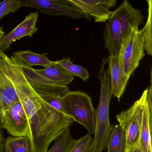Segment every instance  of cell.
I'll return each mask as SVG.
<instances>
[{"label": "cell", "instance_id": "obj_10", "mask_svg": "<svg viewBox=\"0 0 152 152\" xmlns=\"http://www.w3.org/2000/svg\"><path fill=\"white\" fill-rule=\"evenodd\" d=\"M7 57L4 52L0 50V115L20 101L10 77Z\"/></svg>", "mask_w": 152, "mask_h": 152}, {"label": "cell", "instance_id": "obj_14", "mask_svg": "<svg viewBox=\"0 0 152 152\" xmlns=\"http://www.w3.org/2000/svg\"><path fill=\"white\" fill-rule=\"evenodd\" d=\"M152 119L147 100L142 108V121L139 146L142 152H151V133Z\"/></svg>", "mask_w": 152, "mask_h": 152}, {"label": "cell", "instance_id": "obj_20", "mask_svg": "<svg viewBox=\"0 0 152 152\" xmlns=\"http://www.w3.org/2000/svg\"><path fill=\"white\" fill-rule=\"evenodd\" d=\"M148 5L147 22L141 30L145 42V48L147 53L152 56V0H146Z\"/></svg>", "mask_w": 152, "mask_h": 152}, {"label": "cell", "instance_id": "obj_26", "mask_svg": "<svg viewBox=\"0 0 152 152\" xmlns=\"http://www.w3.org/2000/svg\"><path fill=\"white\" fill-rule=\"evenodd\" d=\"M147 101L151 112L152 121V86H151L148 89L147 93Z\"/></svg>", "mask_w": 152, "mask_h": 152}, {"label": "cell", "instance_id": "obj_1", "mask_svg": "<svg viewBox=\"0 0 152 152\" xmlns=\"http://www.w3.org/2000/svg\"><path fill=\"white\" fill-rule=\"evenodd\" d=\"M10 77L15 86L28 122L27 137L32 142L37 137L52 134L72 119L45 102L31 86L17 59L7 57Z\"/></svg>", "mask_w": 152, "mask_h": 152}, {"label": "cell", "instance_id": "obj_13", "mask_svg": "<svg viewBox=\"0 0 152 152\" xmlns=\"http://www.w3.org/2000/svg\"><path fill=\"white\" fill-rule=\"evenodd\" d=\"M36 70L50 80L64 86L69 85L75 78L74 76L55 63V61H53L50 65L44 67L43 69H36Z\"/></svg>", "mask_w": 152, "mask_h": 152}, {"label": "cell", "instance_id": "obj_9", "mask_svg": "<svg viewBox=\"0 0 152 152\" xmlns=\"http://www.w3.org/2000/svg\"><path fill=\"white\" fill-rule=\"evenodd\" d=\"M0 121L3 129L13 136H27L28 122L20 101L14 104L0 115Z\"/></svg>", "mask_w": 152, "mask_h": 152}, {"label": "cell", "instance_id": "obj_4", "mask_svg": "<svg viewBox=\"0 0 152 152\" xmlns=\"http://www.w3.org/2000/svg\"><path fill=\"white\" fill-rule=\"evenodd\" d=\"M61 102L66 114L84 126L88 134H94L96 110L88 94L82 91L68 90L61 96Z\"/></svg>", "mask_w": 152, "mask_h": 152}, {"label": "cell", "instance_id": "obj_21", "mask_svg": "<svg viewBox=\"0 0 152 152\" xmlns=\"http://www.w3.org/2000/svg\"><path fill=\"white\" fill-rule=\"evenodd\" d=\"M75 141L69 129L47 152H69Z\"/></svg>", "mask_w": 152, "mask_h": 152}, {"label": "cell", "instance_id": "obj_15", "mask_svg": "<svg viewBox=\"0 0 152 152\" xmlns=\"http://www.w3.org/2000/svg\"><path fill=\"white\" fill-rule=\"evenodd\" d=\"M81 10L88 17L92 18L95 22L104 23L108 20L112 12L102 6H95L83 2L80 0H67Z\"/></svg>", "mask_w": 152, "mask_h": 152}, {"label": "cell", "instance_id": "obj_17", "mask_svg": "<svg viewBox=\"0 0 152 152\" xmlns=\"http://www.w3.org/2000/svg\"><path fill=\"white\" fill-rule=\"evenodd\" d=\"M107 148L108 152H126V133L119 125L113 126Z\"/></svg>", "mask_w": 152, "mask_h": 152}, {"label": "cell", "instance_id": "obj_29", "mask_svg": "<svg viewBox=\"0 0 152 152\" xmlns=\"http://www.w3.org/2000/svg\"><path fill=\"white\" fill-rule=\"evenodd\" d=\"M5 35V33L3 30L2 27L0 28V39Z\"/></svg>", "mask_w": 152, "mask_h": 152}, {"label": "cell", "instance_id": "obj_19", "mask_svg": "<svg viewBox=\"0 0 152 152\" xmlns=\"http://www.w3.org/2000/svg\"><path fill=\"white\" fill-rule=\"evenodd\" d=\"M55 62L72 75L80 78L84 81H86L89 78V73L86 69L80 65L74 64L70 58L64 57L62 59L56 61Z\"/></svg>", "mask_w": 152, "mask_h": 152}, {"label": "cell", "instance_id": "obj_24", "mask_svg": "<svg viewBox=\"0 0 152 152\" xmlns=\"http://www.w3.org/2000/svg\"><path fill=\"white\" fill-rule=\"evenodd\" d=\"M83 2L95 6H102L109 9L115 7L117 0H80Z\"/></svg>", "mask_w": 152, "mask_h": 152}, {"label": "cell", "instance_id": "obj_5", "mask_svg": "<svg viewBox=\"0 0 152 152\" xmlns=\"http://www.w3.org/2000/svg\"><path fill=\"white\" fill-rule=\"evenodd\" d=\"M148 89L128 110L117 115L119 125L125 131L126 138V152H129L139 145L142 121V108L147 100Z\"/></svg>", "mask_w": 152, "mask_h": 152}, {"label": "cell", "instance_id": "obj_32", "mask_svg": "<svg viewBox=\"0 0 152 152\" xmlns=\"http://www.w3.org/2000/svg\"><path fill=\"white\" fill-rule=\"evenodd\" d=\"M1 1H0V3H1Z\"/></svg>", "mask_w": 152, "mask_h": 152}, {"label": "cell", "instance_id": "obj_27", "mask_svg": "<svg viewBox=\"0 0 152 152\" xmlns=\"http://www.w3.org/2000/svg\"><path fill=\"white\" fill-rule=\"evenodd\" d=\"M4 140L3 129L0 121V152H4Z\"/></svg>", "mask_w": 152, "mask_h": 152}, {"label": "cell", "instance_id": "obj_31", "mask_svg": "<svg viewBox=\"0 0 152 152\" xmlns=\"http://www.w3.org/2000/svg\"><path fill=\"white\" fill-rule=\"evenodd\" d=\"M152 86V74H151V86Z\"/></svg>", "mask_w": 152, "mask_h": 152}, {"label": "cell", "instance_id": "obj_6", "mask_svg": "<svg viewBox=\"0 0 152 152\" xmlns=\"http://www.w3.org/2000/svg\"><path fill=\"white\" fill-rule=\"evenodd\" d=\"M145 42L141 30L134 28L123 40L119 53V61L123 74L128 78L137 68L145 56Z\"/></svg>", "mask_w": 152, "mask_h": 152}, {"label": "cell", "instance_id": "obj_11", "mask_svg": "<svg viewBox=\"0 0 152 152\" xmlns=\"http://www.w3.org/2000/svg\"><path fill=\"white\" fill-rule=\"evenodd\" d=\"M38 17L37 11L31 12L27 15L21 23L0 39V50L4 52L17 40L26 36L33 37L38 30L36 23Z\"/></svg>", "mask_w": 152, "mask_h": 152}, {"label": "cell", "instance_id": "obj_28", "mask_svg": "<svg viewBox=\"0 0 152 152\" xmlns=\"http://www.w3.org/2000/svg\"><path fill=\"white\" fill-rule=\"evenodd\" d=\"M129 152H142V150L140 149V147L139 145L137 146V147H135V148L133 149V150L130 151Z\"/></svg>", "mask_w": 152, "mask_h": 152}, {"label": "cell", "instance_id": "obj_18", "mask_svg": "<svg viewBox=\"0 0 152 152\" xmlns=\"http://www.w3.org/2000/svg\"><path fill=\"white\" fill-rule=\"evenodd\" d=\"M4 152H30L29 138L10 135L4 140Z\"/></svg>", "mask_w": 152, "mask_h": 152}, {"label": "cell", "instance_id": "obj_30", "mask_svg": "<svg viewBox=\"0 0 152 152\" xmlns=\"http://www.w3.org/2000/svg\"><path fill=\"white\" fill-rule=\"evenodd\" d=\"M151 152H152V121L151 125Z\"/></svg>", "mask_w": 152, "mask_h": 152}, {"label": "cell", "instance_id": "obj_3", "mask_svg": "<svg viewBox=\"0 0 152 152\" xmlns=\"http://www.w3.org/2000/svg\"><path fill=\"white\" fill-rule=\"evenodd\" d=\"M101 82L99 105L96 110L95 132L93 139L94 152H102L107 149L113 126L110 123L109 109L113 95L108 58H104L98 75Z\"/></svg>", "mask_w": 152, "mask_h": 152}, {"label": "cell", "instance_id": "obj_7", "mask_svg": "<svg viewBox=\"0 0 152 152\" xmlns=\"http://www.w3.org/2000/svg\"><path fill=\"white\" fill-rule=\"evenodd\" d=\"M20 7H30L50 16H65L79 19L88 17L67 0H18Z\"/></svg>", "mask_w": 152, "mask_h": 152}, {"label": "cell", "instance_id": "obj_12", "mask_svg": "<svg viewBox=\"0 0 152 152\" xmlns=\"http://www.w3.org/2000/svg\"><path fill=\"white\" fill-rule=\"evenodd\" d=\"M113 95L120 100L126 89L129 79L122 72L119 61L118 56L110 54L108 57Z\"/></svg>", "mask_w": 152, "mask_h": 152}, {"label": "cell", "instance_id": "obj_25", "mask_svg": "<svg viewBox=\"0 0 152 152\" xmlns=\"http://www.w3.org/2000/svg\"><path fill=\"white\" fill-rule=\"evenodd\" d=\"M61 96H46L42 98L53 108L65 113L61 104Z\"/></svg>", "mask_w": 152, "mask_h": 152}, {"label": "cell", "instance_id": "obj_16", "mask_svg": "<svg viewBox=\"0 0 152 152\" xmlns=\"http://www.w3.org/2000/svg\"><path fill=\"white\" fill-rule=\"evenodd\" d=\"M47 54H38L30 50H27L16 52L12 53V56L24 62L29 67L32 68L34 66H42L46 67L53 62L47 58Z\"/></svg>", "mask_w": 152, "mask_h": 152}, {"label": "cell", "instance_id": "obj_2", "mask_svg": "<svg viewBox=\"0 0 152 152\" xmlns=\"http://www.w3.org/2000/svg\"><path fill=\"white\" fill-rule=\"evenodd\" d=\"M144 20L142 12L133 7L128 0L112 12L103 29L105 47L110 54L118 56L123 40L134 28H139Z\"/></svg>", "mask_w": 152, "mask_h": 152}, {"label": "cell", "instance_id": "obj_22", "mask_svg": "<svg viewBox=\"0 0 152 152\" xmlns=\"http://www.w3.org/2000/svg\"><path fill=\"white\" fill-rule=\"evenodd\" d=\"M69 152H94L93 139L91 134H87L75 140Z\"/></svg>", "mask_w": 152, "mask_h": 152}, {"label": "cell", "instance_id": "obj_8", "mask_svg": "<svg viewBox=\"0 0 152 152\" xmlns=\"http://www.w3.org/2000/svg\"><path fill=\"white\" fill-rule=\"evenodd\" d=\"M25 77L34 90L41 96H61L69 90L68 86L57 84L17 59Z\"/></svg>", "mask_w": 152, "mask_h": 152}, {"label": "cell", "instance_id": "obj_23", "mask_svg": "<svg viewBox=\"0 0 152 152\" xmlns=\"http://www.w3.org/2000/svg\"><path fill=\"white\" fill-rule=\"evenodd\" d=\"M18 0H3L0 3V20L11 12H14L20 8Z\"/></svg>", "mask_w": 152, "mask_h": 152}]
</instances>
